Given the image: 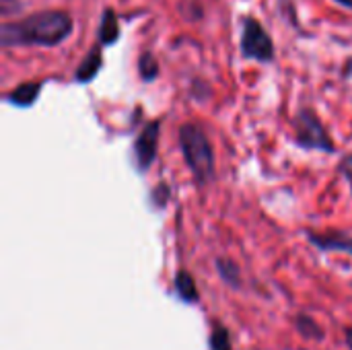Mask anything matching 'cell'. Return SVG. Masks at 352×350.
I'll return each mask as SVG.
<instances>
[{"label": "cell", "instance_id": "1", "mask_svg": "<svg viewBox=\"0 0 352 350\" xmlns=\"http://www.w3.org/2000/svg\"><path fill=\"white\" fill-rule=\"evenodd\" d=\"M72 17L64 10H39L21 21H6L0 27L2 47L12 45H37L54 47L60 45L72 33Z\"/></svg>", "mask_w": 352, "mask_h": 350}, {"label": "cell", "instance_id": "2", "mask_svg": "<svg viewBox=\"0 0 352 350\" xmlns=\"http://www.w3.org/2000/svg\"><path fill=\"white\" fill-rule=\"evenodd\" d=\"M179 146L196 186L210 184L214 179V153L206 134L196 124H184L179 128Z\"/></svg>", "mask_w": 352, "mask_h": 350}, {"label": "cell", "instance_id": "3", "mask_svg": "<svg viewBox=\"0 0 352 350\" xmlns=\"http://www.w3.org/2000/svg\"><path fill=\"white\" fill-rule=\"evenodd\" d=\"M295 142L305 151L334 153L336 144L311 107H301L295 116Z\"/></svg>", "mask_w": 352, "mask_h": 350}, {"label": "cell", "instance_id": "4", "mask_svg": "<svg viewBox=\"0 0 352 350\" xmlns=\"http://www.w3.org/2000/svg\"><path fill=\"white\" fill-rule=\"evenodd\" d=\"M241 56L245 60L254 62H272L276 52H274V41L268 35V31L254 19V17H243L241 21Z\"/></svg>", "mask_w": 352, "mask_h": 350}, {"label": "cell", "instance_id": "5", "mask_svg": "<svg viewBox=\"0 0 352 350\" xmlns=\"http://www.w3.org/2000/svg\"><path fill=\"white\" fill-rule=\"evenodd\" d=\"M159 130H161V122L159 120H153L148 122L142 132L136 136L134 140V165L140 173H144L155 157H157V149H159Z\"/></svg>", "mask_w": 352, "mask_h": 350}, {"label": "cell", "instance_id": "6", "mask_svg": "<svg viewBox=\"0 0 352 350\" xmlns=\"http://www.w3.org/2000/svg\"><path fill=\"white\" fill-rule=\"evenodd\" d=\"M307 239L324 252H346L352 254V237L342 233H307Z\"/></svg>", "mask_w": 352, "mask_h": 350}, {"label": "cell", "instance_id": "7", "mask_svg": "<svg viewBox=\"0 0 352 350\" xmlns=\"http://www.w3.org/2000/svg\"><path fill=\"white\" fill-rule=\"evenodd\" d=\"M101 66H103V52H101V45H95L85 56V60L78 64V68L74 72V80L80 83V85H87V83L95 80V76L99 74Z\"/></svg>", "mask_w": 352, "mask_h": 350}, {"label": "cell", "instance_id": "8", "mask_svg": "<svg viewBox=\"0 0 352 350\" xmlns=\"http://www.w3.org/2000/svg\"><path fill=\"white\" fill-rule=\"evenodd\" d=\"M41 93V83H23L6 95V103L14 107H31Z\"/></svg>", "mask_w": 352, "mask_h": 350}, {"label": "cell", "instance_id": "9", "mask_svg": "<svg viewBox=\"0 0 352 350\" xmlns=\"http://www.w3.org/2000/svg\"><path fill=\"white\" fill-rule=\"evenodd\" d=\"M118 39H120V19L116 10L105 8L101 14V25H99V43L107 47V45H113Z\"/></svg>", "mask_w": 352, "mask_h": 350}, {"label": "cell", "instance_id": "10", "mask_svg": "<svg viewBox=\"0 0 352 350\" xmlns=\"http://www.w3.org/2000/svg\"><path fill=\"white\" fill-rule=\"evenodd\" d=\"M173 287H175V293L177 297L184 301V303H198L200 301V293H198V287L192 278L190 272L186 270H179L173 278Z\"/></svg>", "mask_w": 352, "mask_h": 350}, {"label": "cell", "instance_id": "11", "mask_svg": "<svg viewBox=\"0 0 352 350\" xmlns=\"http://www.w3.org/2000/svg\"><path fill=\"white\" fill-rule=\"evenodd\" d=\"M295 328L307 340H322L324 338V330L320 328V324L314 318L305 316V314H301V316L295 318Z\"/></svg>", "mask_w": 352, "mask_h": 350}, {"label": "cell", "instance_id": "12", "mask_svg": "<svg viewBox=\"0 0 352 350\" xmlns=\"http://www.w3.org/2000/svg\"><path fill=\"white\" fill-rule=\"evenodd\" d=\"M217 270H219L221 278H223L229 287L237 289V287L241 285V272H239V266H237L233 260L219 258V260H217Z\"/></svg>", "mask_w": 352, "mask_h": 350}, {"label": "cell", "instance_id": "13", "mask_svg": "<svg viewBox=\"0 0 352 350\" xmlns=\"http://www.w3.org/2000/svg\"><path fill=\"white\" fill-rule=\"evenodd\" d=\"M138 74L144 83H153L159 76V62L153 52H142L138 58Z\"/></svg>", "mask_w": 352, "mask_h": 350}, {"label": "cell", "instance_id": "14", "mask_svg": "<svg viewBox=\"0 0 352 350\" xmlns=\"http://www.w3.org/2000/svg\"><path fill=\"white\" fill-rule=\"evenodd\" d=\"M210 350H231V336L227 332V328L223 326H214L210 332Z\"/></svg>", "mask_w": 352, "mask_h": 350}, {"label": "cell", "instance_id": "15", "mask_svg": "<svg viewBox=\"0 0 352 350\" xmlns=\"http://www.w3.org/2000/svg\"><path fill=\"white\" fill-rule=\"evenodd\" d=\"M169 196H171V188H169L165 182L157 184V186L153 188V192H151V200H153V204H155L157 208H163V206H167V202H169Z\"/></svg>", "mask_w": 352, "mask_h": 350}, {"label": "cell", "instance_id": "16", "mask_svg": "<svg viewBox=\"0 0 352 350\" xmlns=\"http://www.w3.org/2000/svg\"><path fill=\"white\" fill-rule=\"evenodd\" d=\"M340 173L346 177V182L351 184V190H352V155H346V157L340 161Z\"/></svg>", "mask_w": 352, "mask_h": 350}, {"label": "cell", "instance_id": "17", "mask_svg": "<svg viewBox=\"0 0 352 350\" xmlns=\"http://www.w3.org/2000/svg\"><path fill=\"white\" fill-rule=\"evenodd\" d=\"M342 74H344V78H351L352 80V56L346 60V64H344V70H342Z\"/></svg>", "mask_w": 352, "mask_h": 350}, {"label": "cell", "instance_id": "18", "mask_svg": "<svg viewBox=\"0 0 352 350\" xmlns=\"http://www.w3.org/2000/svg\"><path fill=\"white\" fill-rule=\"evenodd\" d=\"M344 338H346V347H349V350H352V328H346V330H344Z\"/></svg>", "mask_w": 352, "mask_h": 350}, {"label": "cell", "instance_id": "19", "mask_svg": "<svg viewBox=\"0 0 352 350\" xmlns=\"http://www.w3.org/2000/svg\"><path fill=\"white\" fill-rule=\"evenodd\" d=\"M338 4H342V6H346V8H351L352 10V0H336Z\"/></svg>", "mask_w": 352, "mask_h": 350}]
</instances>
